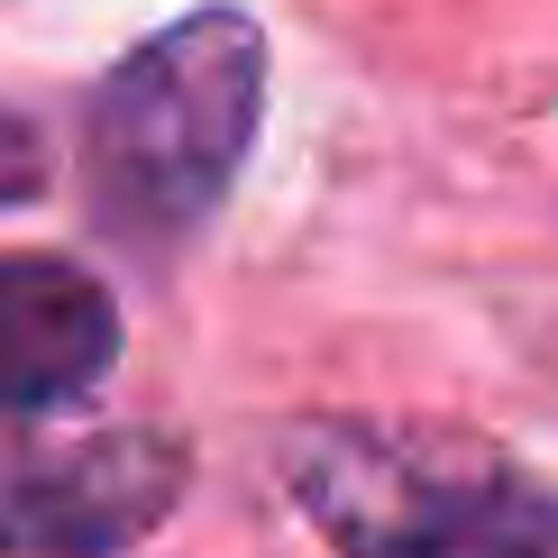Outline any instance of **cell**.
I'll return each mask as SVG.
<instances>
[{"mask_svg":"<svg viewBox=\"0 0 558 558\" xmlns=\"http://www.w3.org/2000/svg\"><path fill=\"white\" fill-rule=\"evenodd\" d=\"M37 193H46V137L19 110H0V211H19Z\"/></svg>","mask_w":558,"mask_h":558,"instance_id":"obj_5","label":"cell"},{"mask_svg":"<svg viewBox=\"0 0 558 558\" xmlns=\"http://www.w3.org/2000/svg\"><path fill=\"white\" fill-rule=\"evenodd\" d=\"M120 366V302L74 257H0V412L83 403Z\"/></svg>","mask_w":558,"mask_h":558,"instance_id":"obj_4","label":"cell"},{"mask_svg":"<svg viewBox=\"0 0 558 558\" xmlns=\"http://www.w3.org/2000/svg\"><path fill=\"white\" fill-rule=\"evenodd\" d=\"M275 468L339 558H558V504L476 430L320 412L275 439Z\"/></svg>","mask_w":558,"mask_h":558,"instance_id":"obj_2","label":"cell"},{"mask_svg":"<svg viewBox=\"0 0 558 558\" xmlns=\"http://www.w3.org/2000/svg\"><path fill=\"white\" fill-rule=\"evenodd\" d=\"M266 120V28L211 10L129 46L83 101V193L110 239L174 247L220 211Z\"/></svg>","mask_w":558,"mask_h":558,"instance_id":"obj_1","label":"cell"},{"mask_svg":"<svg viewBox=\"0 0 558 558\" xmlns=\"http://www.w3.org/2000/svg\"><path fill=\"white\" fill-rule=\"evenodd\" d=\"M193 449L174 430H92L0 449V558H120L183 504Z\"/></svg>","mask_w":558,"mask_h":558,"instance_id":"obj_3","label":"cell"}]
</instances>
